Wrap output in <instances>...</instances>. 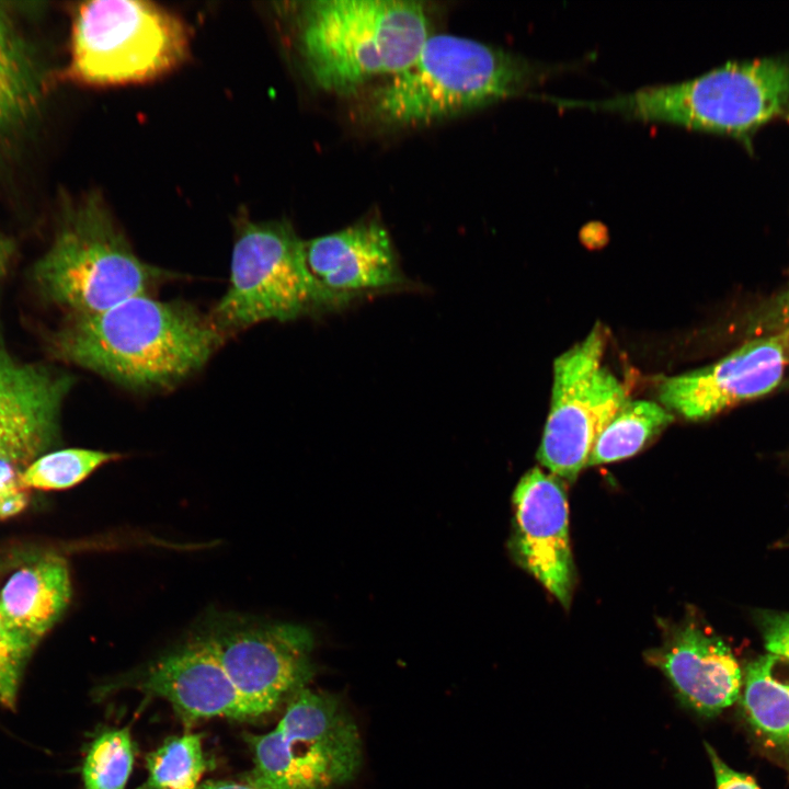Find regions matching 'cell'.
<instances>
[{
  "mask_svg": "<svg viewBox=\"0 0 789 789\" xmlns=\"http://www.w3.org/2000/svg\"><path fill=\"white\" fill-rule=\"evenodd\" d=\"M306 263L332 310L409 283L388 231L376 220L305 242Z\"/></svg>",
  "mask_w": 789,
  "mask_h": 789,
  "instance_id": "7c38bea8",
  "label": "cell"
},
{
  "mask_svg": "<svg viewBox=\"0 0 789 789\" xmlns=\"http://www.w3.org/2000/svg\"><path fill=\"white\" fill-rule=\"evenodd\" d=\"M332 310L286 221L244 220L232 248L229 285L210 317L222 331Z\"/></svg>",
  "mask_w": 789,
  "mask_h": 789,
  "instance_id": "ba28073f",
  "label": "cell"
},
{
  "mask_svg": "<svg viewBox=\"0 0 789 789\" xmlns=\"http://www.w3.org/2000/svg\"><path fill=\"white\" fill-rule=\"evenodd\" d=\"M514 549L518 562L562 606L571 602L574 567L569 508L560 479L536 467L519 480L514 495Z\"/></svg>",
  "mask_w": 789,
  "mask_h": 789,
  "instance_id": "4fadbf2b",
  "label": "cell"
},
{
  "mask_svg": "<svg viewBox=\"0 0 789 789\" xmlns=\"http://www.w3.org/2000/svg\"><path fill=\"white\" fill-rule=\"evenodd\" d=\"M645 659L667 677L678 700L700 716H717L741 693L742 670L731 649L695 620L667 630L663 644Z\"/></svg>",
  "mask_w": 789,
  "mask_h": 789,
  "instance_id": "9a60e30c",
  "label": "cell"
},
{
  "mask_svg": "<svg viewBox=\"0 0 789 789\" xmlns=\"http://www.w3.org/2000/svg\"><path fill=\"white\" fill-rule=\"evenodd\" d=\"M201 639L238 690L264 714L313 675L312 637L300 626L220 620Z\"/></svg>",
  "mask_w": 789,
  "mask_h": 789,
  "instance_id": "30bf717a",
  "label": "cell"
},
{
  "mask_svg": "<svg viewBox=\"0 0 789 789\" xmlns=\"http://www.w3.org/2000/svg\"><path fill=\"white\" fill-rule=\"evenodd\" d=\"M253 753L247 784L255 789H332L352 780L362 764L357 727L333 696L302 688L276 727L245 734Z\"/></svg>",
  "mask_w": 789,
  "mask_h": 789,
  "instance_id": "52a82bcc",
  "label": "cell"
},
{
  "mask_svg": "<svg viewBox=\"0 0 789 789\" xmlns=\"http://www.w3.org/2000/svg\"><path fill=\"white\" fill-rule=\"evenodd\" d=\"M788 364V333L756 335L709 366L665 378L659 399L687 420H706L774 390Z\"/></svg>",
  "mask_w": 789,
  "mask_h": 789,
  "instance_id": "8fae6325",
  "label": "cell"
},
{
  "mask_svg": "<svg viewBox=\"0 0 789 789\" xmlns=\"http://www.w3.org/2000/svg\"><path fill=\"white\" fill-rule=\"evenodd\" d=\"M755 617L768 653L789 660V613L761 610Z\"/></svg>",
  "mask_w": 789,
  "mask_h": 789,
  "instance_id": "484cf974",
  "label": "cell"
},
{
  "mask_svg": "<svg viewBox=\"0 0 789 789\" xmlns=\"http://www.w3.org/2000/svg\"><path fill=\"white\" fill-rule=\"evenodd\" d=\"M21 472L13 464L0 460V519L12 517L26 507V489L19 481Z\"/></svg>",
  "mask_w": 789,
  "mask_h": 789,
  "instance_id": "4316f807",
  "label": "cell"
},
{
  "mask_svg": "<svg viewBox=\"0 0 789 789\" xmlns=\"http://www.w3.org/2000/svg\"><path fill=\"white\" fill-rule=\"evenodd\" d=\"M188 52L184 22L153 2L87 1L73 11L66 73L96 87L146 82L178 68Z\"/></svg>",
  "mask_w": 789,
  "mask_h": 789,
  "instance_id": "8992f818",
  "label": "cell"
},
{
  "mask_svg": "<svg viewBox=\"0 0 789 789\" xmlns=\"http://www.w3.org/2000/svg\"><path fill=\"white\" fill-rule=\"evenodd\" d=\"M71 598L67 562L44 556L14 571L0 590V616L33 643L60 619Z\"/></svg>",
  "mask_w": 789,
  "mask_h": 789,
  "instance_id": "ac0fdd59",
  "label": "cell"
},
{
  "mask_svg": "<svg viewBox=\"0 0 789 789\" xmlns=\"http://www.w3.org/2000/svg\"><path fill=\"white\" fill-rule=\"evenodd\" d=\"M71 386L69 375L16 359L0 339V460L22 471L48 451Z\"/></svg>",
  "mask_w": 789,
  "mask_h": 789,
  "instance_id": "5bb4252c",
  "label": "cell"
},
{
  "mask_svg": "<svg viewBox=\"0 0 789 789\" xmlns=\"http://www.w3.org/2000/svg\"><path fill=\"white\" fill-rule=\"evenodd\" d=\"M562 70L476 39L430 35L412 64L374 92L371 108L389 125L430 124L517 96Z\"/></svg>",
  "mask_w": 789,
  "mask_h": 789,
  "instance_id": "7a4b0ae2",
  "label": "cell"
},
{
  "mask_svg": "<svg viewBox=\"0 0 789 789\" xmlns=\"http://www.w3.org/2000/svg\"><path fill=\"white\" fill-rule=\"evenodd\" d=\"M47 72L12 9L0 3V144L25 129L44 105Z\"/></svg>",
  "mask_w": 789,
  "mask_h": 789,
  "instance_id": "e0dca14e",
  "label": "cell"
},
{
  "mask_svg": "<svg viewBox=\"0 0 789 789\" xmlns=\"http://www.w3.org/2000/svg\"><path fill=\"white\" fill-rule=\"evenodd\" d=\"M604 345L597 324L553 363L551 407L537 457L550 473L570 482L587 466L598 436L628 400L619 380L601 364Z\"/></svg>",
  "mask_w": 789,
  "mask_h": 789,
  "instance_id": "9c48e42d",
  "label": "cell"
},
{
  "mask_svg": "<svg viewBox=\"0 0 789 789\" xmlns=\"http://www.w3.org/2000/svg\"><path fill=\"white\" fill-rule=\"evenodd\" d=\"M742 686L747 723L765 742L789 752V660L771 653L753 660Z\"/></svg>",
  "mask_w": 789,
  "mask_h": 789,
  "instance_id": "d6986e66",
  "label": "cell"
},
{
  "mask_svg": "<svg viewBox=\"0 0 789 789\" xmlns=\"http://www.w3.org/2000/svg\"><path fill=\"white\" fill-rule=\"evenodd\" d=\"M121 455L87 448H65L38 456L19 476L26 490L59 491L70 489L101 466Z\"/></svg>",
  "mask_w": 789,
  "mask_h": 789,
  "instance_id": "7402d4cb",
  "label": "cell"
},
{
  "mask_svg": "<svg viewBox=\"0 0 789 789\" xmlns=\"http://www.w3.org/2000/svg\"><path fill=\"white\" fill-rule=\"evenodd\" d=\"M197 789H255L248 784H239L226 780H207L197 787Z\"/></svg>",
  "mask_w": 789,
  "mask_h": 789,
  "instance_id": "f1b7e54d",
  "label": "cell"
},
{
  "mask_svg": "<svg viewBox=\"0 0 789 789\" xmlns=\"http://www.w3.org/2000/svg\"><path fill=\"white\" fill-rule=\"evenodd\" d=\"M135 746L128 728L107 729L89 745L81 775L84 789H125Z\"/></svg>",
  "mask_w": 789,
  "mask_h": 789,
  "instance_id": "603a6c76",
  "label": "cell"
},
{
  "mask_svg": "<svg viewBox=\"0 0 789 789\" xmlns=\"http://www.w3.org/2000/svg\"><path fill=\"white\" fill-rule=\"evenodd\" d=\"M36 647L0 616V705L14 709L23 670Z\"/></svg>",
  "mask_w": 789,
  "mask_h": 789,
  "instance_id": "cb8c5ba5",
  "label": "cell"
},
{
  "mask_svg": "<svg viewBox=\"0 0 789 789\" xmlns=\"http://www.w3.org/2000/svg\"><path fill=\"white\" fill-rule=\"evenodd\" d=\"M430 36L422 3L317 0L298 14V48L324 91L348 94L379 76L407 69Z\"/></svg>",
  "mask_w": 789,
  "mask_h": 789,
  "instance_id": "3957f363",
  "label": "cell"
},
{
  "mask_svg": "<svg viewBox=\"0 0 789 789\" xmlns=\"http://www.w3.org/2000/svg\"><path fill=\"white\" fill-rule=\"evenodd\" d=\"M12 253V242L4 237H0V276L7 271Z\"/></svg>",
  "mask_w": 789,
  "mask_h": 789,
  "instance_id": "f546056e",
  "label": "cell"
},
{
  "mask_svg": "<svg viewBox=\"0 0 789 789\" xmlns=\"http://www.w3.org/2000/svg\"><path fill=\"white\" fill-rule=\"evenodd\" d=\"M135 686L165 699L190 722L214 717L249 720L265 716L238 690L201 638L157 661Z\"/></svg>",
  "mask_w": 789,
  "mask_h": 789,
  "instance_id": "2e32d148",
  "label": "cell"
},
{
  "mask_svg": "<svg viewBox=\"0 0 789 789\" xmlns=\"http://www.w3.org/2000/svg\"><path fill=\"white\" fill-rule=\"evenodd\" d=\"M168 275L137 256L98 193L64 203L54 240L34 270L44 297L70 317L148 295Z\"/></svg>",
  "mask_w": 789,
  "mask_h": 789,
  "instance_id": "5b68a950",
  "label": "cell"
},
{
  "mask_svg": "<svg viewBox=\"0 0 789 789\" xmlns=\"http://www.w3.org/2000/svg\"><path fill=\"white\" fill-rule=\"evenodd\" d=\"M549 101L562 107L607 111L631 119L745 136L789 108V59L729 62L689 80L608 99Z\"/></svg>",
  "mask_w": 789,
  "mask_h": 789,
  "instance_id": "277c9868",
  "label": "cell"
},
{
  "mask_svg": "<svg viewBox=\"0 0 789 789\" xmlns=\"http://www.w3.org/2000/svg\"><path fill=\"white\" fill-rule=\"evenodd\" d=\"M748 332L754 336L776 332L789 334V286L758 309Z\"/></svg>",
  "mask_w": 789,
  "mask_h": 789,
  "instance_id": "d4e9b609",
  "label": "cell"
},
{
  "mask_svg": "<svg viewBox=\"0 0 789 789\" xmlns=\"http://www.w3.org/2000/svg\"><path fill=\"white\" fill-rule=\"evenodd\" d=\"M706 748L713 767L716 789H759L752 777L729 767L709 744Z\"/></svg>",
  "mask_w": 789,
  "mask_h": 789,
  "instance_id": "83f0119b",
  "label": "cell"
},
{
  "mask_svg": "<svg viewBox=\"0 0 789 789\" xmlns=\"http://www.w3.org/2000/svg\"><path fill=\"white\" fill-rule=\"evenodd\" d=\"M211 765L203 751L201 734L172 736L147 755L148 777L137 789H197Z\"/></svg>",
  "mask_w": 789,
  "mask_h": 789,
  "instance_id": "44dd1931",
  "label": "cell"
},
{
  "mask_svg": "<svg viewBox=\"0 0 789 789\" xmlns=\"http://www.w3.org/2000/svg\"><path fill=\"white\" fill-rule=\"evenodd\" d=\"M673 420V414L658 403L628 399L598 436L587 466L634 455Z\"/></svg>",
  "mask_w": 789,
  "mask_h": 789,
  "instance_id": "ffe728a7",
  "label": "cell"
},
{
  "mask_svg": "<svg viewBox=\"0 0 789 789\" xmlns=\"http://www.w3.org/2000/svg\"><path fill=\"white\" fill-rule=\"evenodd\" d=\"M210 317L149 295L73 316L53 335L58 358L129 389L175 386L201 369L224 341Z\"/></svg>",
  "mask_w": 789,
  "mask_h": 789,
  "instance_id": "6da1fadb",
  "label": "cell"
}]
</instances>
